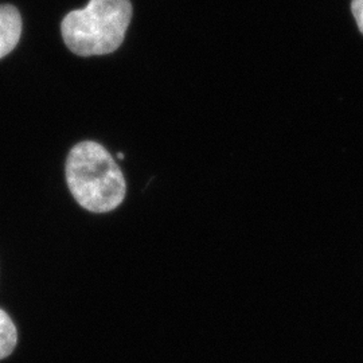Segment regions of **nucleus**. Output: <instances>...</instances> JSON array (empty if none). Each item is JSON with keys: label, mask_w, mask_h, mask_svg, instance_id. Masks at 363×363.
Masks as SVG:
<instances>
[{"label": "nucleus", "mask_w": 363, "mask_h": 363, "mask_svg": "<svg viewBox=\"0 0 363 363\" xmlns=\"http://www.w3.org/2000/svg\"><path fill=\"white\" fill-rule=\"evenodd\" d=\"M351 11L357 21V25L359 27L363 34V0H352L351 1Z\"/></svg>", "instance_id": "nucleus-5"}, {"label": "nucleus", "mask_w": 363, "mask_h": 363, "mask_svg": "<svg viewBox=\"0 0 363 363\" xmlns=\"http://www.w3.org/2000/svg\"><path fill=\"white\" fill-rule=\"evenodd\" d=\"M132 19L130 0H89L61 23L67 49L79 57L105 55L121 46Z\"/></svg>", "instance_id": "nucleus-2"}, {"label": "nucleus", "mask_w": 363, "mask_h": 363, "mask_svg": "<svg viewBox=\"0 0 363 363\" xmlns=\"http://www.w3.org/2000/svg\"><path fill=\"white\" fill-rule=\"evenodd\" d=\"M22 35V16L11 4L0 6V58L16 48Z\"/></svg>", "instance_id": "nucleus-3"}, {"label": "nucleus", "mask_w": 363, "mask_h": 363, "mask_svg": "<svg viewBox=\"0 0 363 363\" xmlns=\"http://www.w3.org/2000/svg\"><path fill=\"white\" fill-rule=\"evenodd\" d=\"M66 182L81 208L104 214L118 208L127 194V183L116 160L97 142L76 144L66 159Z\"/></svg>", "instance_id": "nucleus-1"}, {"label": "nucleus", "mask_w": 363, "mask_h": 363, "mask_svg": "<svg viewBox=\"0 0 363 363\" xmlns=\"http://www.w3.org/2000/svg\"><path fill=\"white\" fill-rule=\"evenodd\" d=\"M118 159H123V157H124V155H123V154H118Z\"/></svg>", "instance_id": "nucleus-6"}, {"label": "nucleus", "mask_w": 363, "mask_h": 363, "mask_svg": "<svg viewBox=\"0 0 363 363\" xmlns=\"http://www.w3.org/2000/svg\"><path fill=\"white\" fill-rule=\"evenodd\" d=\"M18 343V331L10 315L0 310V359L11 355Z\"/></svg>", "instance_id": "nucleus-4"}]
</instances>
